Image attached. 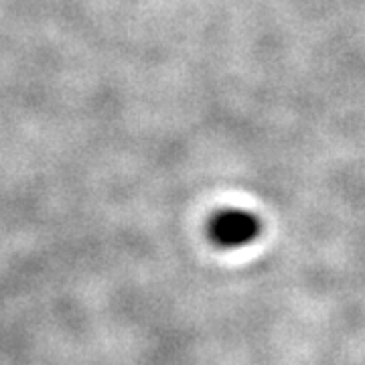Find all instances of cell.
I'll use <instances>...</instances> for the list:
<instances>
[{
  "label": "cell",
  "instance_id": "cell-1",
  "mask_svg": "<svg viewBox=\"0 0 365 365\" xmlns=\"http://www.w3.org/2000/svg\"><path fill=\"white\" fill-rule=\"evenodd\" d=\"M260 234V222L244 209H225L220 211L209 223L211 240L223 248L246 246Z\"/></svg>",
  "mask_w": 365,
  "mask_h": 365
}]
</instances>
